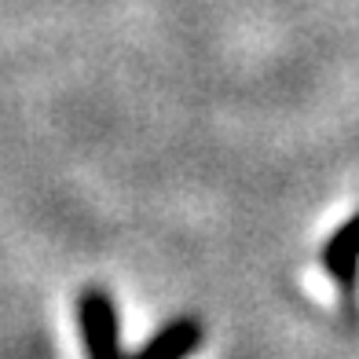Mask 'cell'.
<instances>
[{
  "label": "cell",
  "mask_w": 359,
  "mask_h": 359,
  "mask_svg": "<svg viewBox=\"0 0 359 359\" xmlns=\"http://www.w3.org/2000/svg\"><path fill=\"white\" fill-rule=\"evenodd\" d=\"M77 319L88 345V359H121L118 345V308L107 297V290L88 286L77 297Z\"/></svg>",
  "instance_id": "cell-1"
},
{
  "label": "cell",
  "mask_w": 359,
  "mask_h": 359,
  "mask_svg": "<svg viewBox=\"0 0 359 359\" xmlns=\"http://www.w3.org/2000/svg\"><path fill=\"white\" fill-rule=\"evenodd\" d=\"M323 271L337 283L341 301L355 308V293H359V213L341 224L330 235V242L323 246Z\"/></svg>",
  "instance_id": "cell-2"
},
{
  "label": "cell",
  "mask_w": 359,
  "mask_h": 359,
  "mask_svg": "<svg viewBox=\"0 0 359 359\" xmlns=\"http://www.w3.org/2000/svg\"><path fill=\"white\" fill-rule=\"evenodd\" d=\"M198 345H202V326L194 319H176V323L161 326L147 348L121 355V359H187Z\"/></svg>",
  "instance_id": "cell-3"
}]
</instances>
